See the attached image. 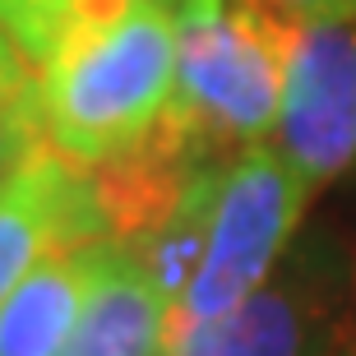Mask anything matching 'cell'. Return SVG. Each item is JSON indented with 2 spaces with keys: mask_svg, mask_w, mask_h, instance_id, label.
<instances>
[{
  "mask_svg": "<svg viewBox=\"0 0 356 356\" xmlns=\"http://www.w3.org/2000/svg\"><path fill=\"white\" fill-rule=\"evenodd\" d=\"M347 310V254L310 236L227 315L167 338V356H329Z\"/></svg>",
  "mask_w": 356,
  "mask_h": 356,
  "instance_id": "277c9868",
  "label": "cell"
},
{
  "mask_svg": "<svg viewBox=\"0 0 356 356\" xmlns=\"http://www.w3.org/2000/svg\"><path fill=\"white\" fill-rule=\"evenodd\" d=\"M139 0H0V28L38 70L56 65Z\"/></svg>",
  "mask_w": 356,
  "mask_h": 356,
  "instance_id": "30bf717a",
  "label": "cell"
},
{
  "mask_svg": "<svg viewBox=\"0 0 356 356\" xmlns=\"http://www.w3.org/2000/svg\"><path fill=\"white\" fill-rule=\"evenodd\" d=\"M310 195L315 190L296 176V167L268 144H254L227 162L222 190L213 204L209 250L195 282L167 315V338L236 310L287 254Z\"/></svg>",
  "mask_w": 356,
  "mask_h": 356,
  "instance_id": "3957f363",
  "label": "cell"
},
{
  "mask_svg": "<svg viewBox=\"0 0 356 356\" xmlns=\"http://www.w3.org/2000/svg\"><path fill=\"white\" fill-rule=\"evenodd\" d=\"M47 111H42V70L28 60L0 28V181L24 162L47 153Z\"/></svg>",
  "mask_w": 356,
  "mask_h": 356,
  "instance_id": "8fae6325",
  "label": "cell"
},
{
  "mask_svg": "<svg viewBox=\"0 0 356 356\" xmlns=\"http://www.w3.org/2000/svg\"><path fill=\"white\" fill-rule=\"evenodd\" d=\"M120 241H83L42 259L0 305V356H60Z\"/></svg>",
  "mask_w": 356,
  "mask_h": 356,
  "instance_id": "52a82bcc",
  "label": "cell"
},
{
  "mask_svg": "<svg viewBox=\"0 0 356 356\" xmlns=\"http://www.w3.org/2000/svg\"><path fill=\"white\" fill-rule=\"evenodd\" d=\"M111 236L88 167L38 153L0 181V305L42 259Z\"/></svg>",
  "mask_w": 356,
  "mask_h": 356,
  "instance_id": "8992f818",
  "label": "cell"
},
{
  "mask_svg": "<svg viewBox=\"0 0 356 356\" xmlns=\"http://www.w3.org/2000/svg\"><path fill=\"white\" fill-rule=\"evenodd\" d=\"M273 139L310 190L356 162V10L296 24Z\"/></svg>",
  "mask_w": 356,
  "mask_h": 356,
  "instance_id": "5b68a950",
  "label": "cell"
},
{
  "mask_svg": "<svg viewBox=\"0 0 356 356\" xmlns=\"http://www.w3.org/2000/svg\"><path fill=\"white\" fill-rule=\"evenodd\" d=\"M347 356H356V352H347Z\"/></svg>",
  "mask_w": 356,
  "mask_h": 356,
  "instance_id": "4fadbf2b",
  "label": "cell"
},
{
  "mask_svg": "<svg viewBox=\"0 0 356 356\" xmlns=\"http://www.w3.org/2000/svg\"><path fill=\"white\" fill-rule=\"evenodd\" d=\"M176 92V0H139L42 70L47 139L74 167L134 148Z\"/></svg>",
  "mask_w": 356,
  "mask_h": 356,
  "instance_id": "6da1fadb",
  "label": "cell"
},
{
  "mask_svg": "<svg viewBox=\"0 0 356 356\" xmlns=\"http://www.w3.org/2000/svg\"><path fill=\"white\" fill-rule=\"evenodd\" d=\"M222 176H227V158L199 167V172L185 181V190L172 204V213H167L144 241H125V245H134V254L144 259L148 277L158 282V291L167 296L172 310L185 296V287L195 282L199 264H204L209 232H213V204H218Z\"/></svg>",
  "mask_w": 356,
  "mask_h": 356,
  "instance_id": "9c48e42d",
  "label": "cell"
},
{
  "mask_svg": "<svg viewBox=\"0 0 356 356\" xmlns=\"http://www.w3.org/2000/svg\"><path fill=\"white\" fill-rule=\"evenodd\" d=\"M296 19L273 0H176V92L167 116L222 158L277 130Z\"/></svg>",
  "mask_w": 356,
  "mask_h": 356,
  "instance_id": "7a4b0ae2",
  "label": "cell"
},
{
  "mask_svg": "<svg viewBox=\"0 0 356 356\" xmlns=\"http://www.w3.org/2000/svg\"><path fill=\"white\" fill-rule=\"evenodd\" d=\"M273 5L287 19H296V24H305V19H333V14L356 10V0H273Z\"/></svg>",
  "mask_w": 356,
  "mask_h": 356,
  "instance_id": "7c38bea8",
  "label": "cell"
},
{
  "mask_svg": "<svg viewBox=\"0 0 356 356\" xmlns=\"http://www.w3.org/2000/svg\"><path fill=\"white\" fill-rule=\"evenodd\" d=\"M167 315L172 305L144 259L120 241L60 356H167Z\"/></svg>",
  "mask_w": 356,
  "mask_h": 356,
  "instance_id": "ba28073f",
  "label": "cell"
}]
</instances>
